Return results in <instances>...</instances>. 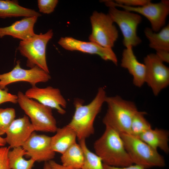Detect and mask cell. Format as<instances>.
<instances>
[{
    "label": "cell",
    "instance_id": "6da1fadb",
    "mask_svg": "<svg viewBox=\"0 0 169 169\" xmlns=\"http://www.w3.org/2000/svg\"><path fill=\"white\" fill-rule=\"evenodd\" d=\"M106 97L105 88L100 87L95 97L88 104L84 105V101L82 99L74 100L75 111L68 125L75 131L79 141L86 140L94 134L95 120L100 111Z\"/></svg>",
    "mask_w": 169,
    "mask_h": 169
},
{
    "label": "cell",
    "instance_id": "8fae6325",
    "mask_svg": "<svg viewBox=\"0 0 169 169\" xmlns=\"http://www.w3.org/2000/svg\"><path fill=\"white\" fill-rule=\"evenodd\" d=\"M51 78L49 73L37 66L28 69L22 68L18 60L11 71L0 74V89L5 90L8 84L21 81L28 82L34 86L38 83L46 82Z\"/></svg>",
    "mask_w": 169,
    "mask_h": 169
},
{
    "label": "cell",
    "instance_id": "4fadbf2b",
    "mask_svg": "<svg viewBox=\"0 0 169 169\" xmlns=\"http://www.w3.org/2000/svg\"><path fill=\"white\" fill-rule=\"evenodd\" d=\"M22 147L26 155L38 162H48L55 157L51 146V137L33 132Z\"/></svg>",
    "mask_w": 169,
    "mask_h": 169
},
{
    "label": "cell",
    "instance_id": "2e32d148",
    "mask_svg": "<svg viewBox=\"0 0 169 169\" xmlns=\"http://www.w3.org/2000/svg\"><path fill=\"white\" fill-rule=\"evenodd\" d=\"M132 48L129 46L123 50L120 65L132 76L134 85L140 88L145 83L146 67L144 64L138 60Z\"/></svg>",
    "mask_w": 169,
    "mask_h": 169
},
{
    "label": "cell",
    "instance_id": "484cf974",
    "mask_svg": "<svg viewBox=\"0 0 169 169\" xmlns=\"http://www.w3.org/2000/svg\"><path fill=\"white\" fill-rule=\"evenodd\" d=\"M15 116V111L14 108H0V136L6 133Z\"/></svg>",
    "mask_w": 169,
    "mask_h": 169
},
{
    "label": "cell",
    "instance_id": "7402d4cb",
    "mask_svg": "<svg viewBox=\"0 0 169 169\" xmlns=\"http://www.w3.org/2000/svg\"><path fill=\"white\" fill-rule=\"evenodd\" d=\"M84 154L79 144L75 143L64 153L60 157L62 165L64 166L81 169L84 161Z\"/></svg>",
    "mask_w": 169,
    "mask_h": 169
},
{
    "label": "cell",
    "instance_id": "277c9868",
    "mask_svg": "<svg viewBox=\"0 0 169 169\" xmlns=\"http://www.w3.org/2000/svg\"><path fill=\"white\" fill-rule=\"evenodd\" d=\"M120 135L133 164L140 166L145 169L165 166L164 158L157 150L130 134L122 133Z\"/></svg>",
    "mask_w": 169,
    "mask_h": 169
},
{
    "label": "cell",
    "instance_id": "4316f807",
    "mask_svg": "<svg viewBox=\"0 0 169 169\" xmlns=\"http://www.w3.org/2000/svg\"><path fill=\"white\" fill-rule=\"evenodd\" d=\"M57 0H38V7L40 12L45 14H50L53 12L57 6Z\"/></svg>",
    "mask_w": 169,
    "mask_h": 169
},
{
    "label": "cell",
    "instance_id": "8992f818",
    "mask_svg": "<svg viewBox=\"0 0 169 169\" xmlns=\"http://www.w3.org/2000/svg\"><path fill=\"white\" fill-rule=\"evenodd\" d=\"M53 35V30L51 29L44 34H35L27 39L20 41L18 49L21 54L27 59V66L31 68L37 66L49 73L46 49L47 43Z\"/></svg>",
    "mask_w": 169,
    "mask_h": 169
},
{
    "label": "cell",
    "instance_id": "7c38bea8",
    "mask_svg": "<svg viewBox=\"0 0 169 169\" xmlns=\"http://www.w3.org/2000/svg\"><path fill=\"white\" fill-rule=\"evenodd\" d=\"M58 43L66 50L98 55L102 59L110 61L117 65V58L111 48L104 47L92 42L82 41L69 37H61Z\"/></svg>",
    "mask_w": 169,
    "mask_h": 169
},
{
    "label": "cell",
    "instance_id": "44dd1931",
    "mask_svg": "<svg viewBox=\"0 0 169 169\" xmlns=\"http://www.w3.org/2000/svg\"><path fill=\"white\" fill-rule=\"evenodd\" d=\"M148 40L149 47L156 50L169 51V24L164 27L158 33L154 32L151 28H146L144 31Z\"/></svg>",
    "mask_w": 169,
    "mask_h": 169
},
{
    "label": "cell",
    "instance_id": "f546056e",
    "mask_svg": "<svg viewBox=\"0 0 169 169\" xmlns=\"http://www.w3.org/2000/svg\"><path fill=\"white\" fill-rule=\"evenodd\" d=\"M151 1L149 0H115V3L130 7H137L143 6Z\"/></svg>",
    "mask_w": 169,
    "mask_h": 169
},
{
    "label": "cell",
    "instance_id": "d6986e66",
    "mask_svg": "<svg viewBox=\"0 0 169 169\" xmlns=\"http://www.w3.org/2000/svg\"><path fill=\"white\" fill-rule=\"evenodd\" d=\"M137 137L155 149L159 148L166 154L169 152V132L168 130L151 128Z\"/></svg>",
    "mask_w": 169,
    "mask_h": 169
},
{
    "label": "cell",
    "instance_id": "cb8c5ba5",
    "mask_svg": "<svg viewBox=\"0 0 169 169\" xmlns=\"http://www.w3.org/2000/svg\"><path fill=\"white\" fill-rule=\"evenodd\" d=\"M84 154V161L81 169H104L101 158L88 148L85 140L79 141Z\"/></svg>",
    "mask_w": 169,
    "mask_h": 169
},
{
    "label": "cell",
    "instance_id": "30bf717a",
    "mask_svg": "<svg viewBox=\"0 0 169 169\" xmlns=\"http://www.w3.org/2000/svg\"><path fill=\"white\" fill-rule=\"evenodd\" d=\"M146 67L145 83L151 88L155 96L169 84V68L157 56L150 54L144 59Z\"/></svg>",
    "mask_w": 169,
    "mask_h": 169
},
{
    "label": "cell",
    "instance_id": "5b68a950",
    "mask_svg": "<svg viewBox=\"0 0 169 169\" xmlns=\"http://www.w3.org/2000/svg\"><path fill=\"white\" fill-rule=\"evenodd\" d=\"M18 103L29 118L35 131L55 132L58 129L52 109L27 97L22 92L17 94Z\"/></svg>",
    "mask_w": 169,
    "mask_h": 169
},
{
    "label": "cell",
    "instance_id": "9c48e42d",
    "mask_svg": "<svg viewBox=\"0 0 169 169\" xmlns=\"http://www.w3.org/2000/svg\"><path fill=\"white\" fill-rule=\"evenodd\" d=\"M104 2L108 7H119L124 10L134 12L143 15L149 21L151 29L156 33L164 27L169 13V2L168 0H162L158 3H152L151 1L143 6L137 7L119 5L111 1H105Z\"/></svg>",
    "mask_w": 169,
    "mask_h": 169
},
{
    "label": "cell",
    "instance_id": "e575fe53",
    "mask_svg": "<svg viewBox=\"0 0 169 169\" xmlns=\"http://www.w3.org/2000/svg\"><path fill=\"white\" fill-rule=\"evenodd\" d=\"M43 169H51L48 162H45L44 164Z\"/></svg>",
    "mask_w": 169,
    "mask_h": 169
},
{
    "label": "cell",
    "instance_id": "e0dca14e",
    "mask_svg": "<svg viewBox=\"0 0 169 169\" xmlns=\"http://www.w3.org/2000/svg\"><path fill=\"white\" fill-rule=\"evenodd\" d=\"M38 18L36 16L25 17L10 26L0 27V38L9 35L24 40L32 37L35 34L33 28Z\"/></svg>",
    "mask_w": 169,
    "mask_h": 169
},
{
    "label": "cell",
    "instance_id": "d6a6232c",
    "mask_svg": "<svg viewBox=\"0 0 169 169\" xmlns=\"http://www.w3.org/2000/svg\"><path fill=\"white\" fill-rule=\"evenodd\" d=\"M51 169H80L75 168L68 167L60 164L52 160L48 161Z\"/></svg>",
    "mask_w": 169,
    "mask_h": 169
},
{
    "label": "cell",
    "instance_id": "603a6c76",
    "mask_svg": "<svg viewBox=\"0 0 169 169\" xmlns=\"http://www.w3.org/2000/svg\"><path fill=\"white\" fill-rule=\"evenodd\" d=\"M26 152L22 147L13 148L8 153V157L10 169H32L35 161L30 158L25 159L23 156Z\"/></svg>",
    "mask_w": 169,
    "mask_h": 169
},
{
    "label": "cell",
    "instance_id": "4dcf8cb0",
    "mask_svg": "<svg viewBox=\"0 0 169 169\" xmlns=\"http://www.w3.org/2000/svg\"><path fill=\"white\" fill-rule=\"evenodd\" d=\"M104 169H145L138 165L133 164L123 167H117L108 166L103 164Z\"/></svg>",
    "mask_w": 169,
    "mask_h": 169
},
{
    "label": "cell",
    "instance_id": "9a60e30c",
    "mask_svg": "<svg viewBox=\"0 0 169 169\" xmlns=\"http://www.w3.org/2000/svg\"><path fill=\"white\" fill-rule=\"evenodd\" d=\"M34 131L29 117L24 115L13 120L6 132L5 139L10 148L22 147Z\"/></svg>",
    "mask_w": 169,
    "mask_h": 169
},
{
    "label": "cell",
    "instance_id": "1f68e13d",
    "mask_svg": "<svg viewBox=\"0 0 169 169\" xmlns=\"http://www.w3.org/2000/svg\"><path fill=\"white\" fill-rule=\"evenodd\" d=\"M156 54L163 62L167 63H169V51L165 50H160L156 51Z\"/></svg>",
    "mask_w": 169,
    "mask_h": 169
},
{
    "label": "cell",
    "instance_id": "7a4b0ae2",
    "mask_svg": "<svg viewBox=\"0 0 169 169\" xmlns=\"http://www.w3.org/2000/svg\"><path fill=\"white\" fill-rule=\"evenodd\" d=\"M105 126L104 133L94 143L95 154L104 164L108 166L123 167L133 164L120 134L110 126Z\"/></svg>",
    "mask_w": 169,
    "mask_h": 169
},
{
    "label": "cell",
    "instance_id": "52a82bcc",
    "mask_svg": "<svg viewBox=\"0 0 169 169\" xmlns=\"http://www.w3.org/2000/svg\"><path fill=\"white\" fill-rule=\"evenodd\" d=\"M92 32L90 41L104 47L112 48L119 36L118 31L108 14L94 11L90 17Z\"/></svg>",
    "mask_w": 169,
    "mask_h": 169
},
{
    "label": "cell",
    "instance_id": "ac0fdd59",
    "mask_svg": "<svg viewBox=\"0 0 169 169\" xmlns=\"http://www.w3.org/2000/svg\"><path fill=\"white\" fill-rule=\"evenodd\" d=\"M55 132V134L51 137V147L55 152L62 154L76 142V133L68 125L62 128H58Z\"/></svg>",
    "mask_w": 169,
    "mask_h": 169
},
{
    "label": "cell",
    "instance_id": "3957f363",
    "mask_svg": "<svg viewBox=\"0 0 169 169\" xmlns=\"http://www.w3.org/2000/svg\"><path fill=\"white\" fill-rule=\"evenodd\" d=\"M107 109L102 119L105 126H110L120 134H131L132 120L138 110L135 103L119 95L107 96L105 100Z\"/></svg>",
    "mask_w": 169,
    "mask_h": 169
},
{
    "label": "cell",
    "instance_id": "83f0119b",
    "mask_svg": "<svg viewBox=\"0 0 169 169\" xmlns=\"http://www.w3.org/2000/svg\"><path fill=\"white\" fill-rule=\"evenodd\" d=\"M10 149L9 146H0V169H10L8 156Z\"/></svg>",
    "mask_w": 169,
    "mask_h": 169
},
{
    "label": "cell",
    "instance_id": "ba28073f",
    "mask_svg": "<svg viewBox=\"0 0 169 169\" xmlns=\"http://www.w3.org/2000/svg\"><path fill=\"white\" fill-rule=\"evenodd\" d=\"M108 14L114 23L119 26L123 36V43L127 48L135 47L141 42L137 34V29L142 21L139 14L125 10L117 9L114 7H109Z\"/></svg>",
    "mask_w": 169,
    "mask_h": 169
},
{
    "label": "cell",
    "instance_id": "ffe728a7",
    "mask_svg": "<svg viewBox=\"0 0 169 169\" xmlns=\"http://www.w3.org/2000/svg\"><path fill=\"white\" fill-rule=\"evenodd\" d=\"M41 15L35 10L23 7L18 1L9 0H0V18L24 17H40Z\"/></svg>",
    "mask_w": 169,
    "mask_h": 169
},
{
    "label": "cell",
    "instance_id": "5bb4252c",
    "mask_svg": "<svg viewBox=\"0 0 169 169\" xmlns=\"http://www.w3.org/2000/svg\"><path fill=\"white\" fill-rule=\"evenodd\" d=\"M24 94L29 98L36 100L44 105L55 109L61 115L66 113L64 109L67 102L58 88L50 86L39 88L35 86L27 90Z\"/></svg>",
    "mask_w": 169,
    "mask_h": 169
},
{
    "label": "cell",
    "instance_id": "f1b7e54d",
    "mask_svg": "<svg viewBox=\"0 0 169 169\" xmlns=\"http://www.w3.org/2000/svg\"><path fill=\"white\" fill-rule=\"evenodd\" d=\"M18 99L17 95L8 93L7 89L3 90L0 89V105L7 102L17 103Z\"/></svg>",
    "mask_w": 169,
    "mask_h": 169
},
{
    "label": "cell",
    "instance_id": "d4e9b609",
    "mask_svg": "<svg viewBox=\"0 0 169 169\" xmlns=\"http://www.w3.org/2000/svg\"><path fill=\"white\" fill-rule=\"evenodd\" d=\"M145 111H137L132 118L131 126V134L137 137L152 128L151 124L145 117Z\"/></svg>",
    "mask_w": 169,
    "mask_h": 169
},
{
    "label": "cell",
    "instance_id": "836d02e7",
    "mask_svg": "<svg viewBox=\"0 0 169 169\" xmlns=\"http://www.w3.org/2000/svg\"><path fill=\"white\" fill-rule=\"evenodd\" d=\"M6 143L5 138L0 136V146H4Z\"/></svg>",
    "mask_w": 169,
    "mask_h": 169
}]
</instances>
